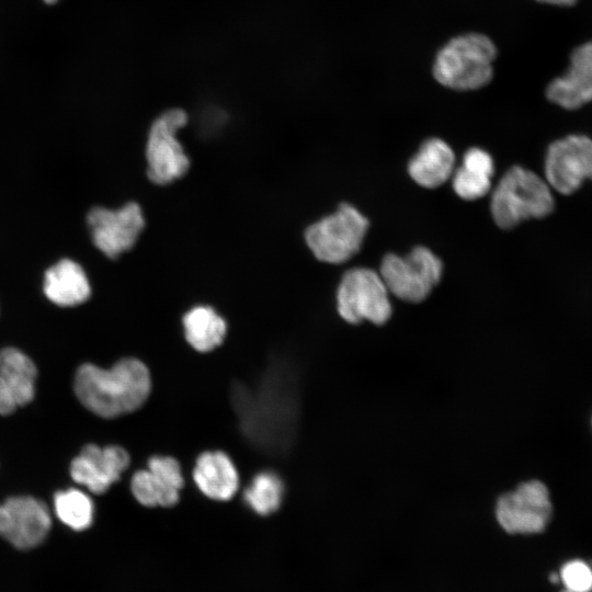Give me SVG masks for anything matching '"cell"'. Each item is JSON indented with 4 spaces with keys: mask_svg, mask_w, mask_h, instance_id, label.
<instances>
[{
    "mask_svg": "<svg viewBox=\"0 0 592 592\" xmlns=\"http://www.w3.org/2000/svg\"><path fill=\"white\" fill-rule=\"evenodd\" d=\"M19 407L12 391L0 377V414L9 415Z\"/></svg>",
    "mask_w": 592,
    "mask_h": 592,
    "instance_id": "24",
    "label": "cell"
},
{
    "mask_svg": "<svg viewBox=\"0 0 592 592\" xmlns=\"http://www.w3.org/2000/svg\"><path fill=\"white\" fill-rule=\"evenodd\" d=\"M36 366L15 348L0 350V377L12 391L19 407L31 402L35 395Z\"/></svg>",
    "mask_w": 592,
    "mask_h": 592,
    "instance_id": "19",
    "label": "cell"
},
{
    "mask_svg": "<svg viewBox=\"0 0 592 592\" xmlns=\"http://www.w3.org/2000/svg\"><path fill=\"white\" fill-rule=\"evenodd\" d=\"M151 388L147 366L136 358H123L105 369L86 363L75 375L73 389L79 401L102 418H115L138 409Z\"/></svg>",
    "mask_w": 592,
    "mask_h": 592,
    "instance_id": "1",
    "label": "cell"
},
{
    "mask_svg": "<svg viewBox=\"0 0 592 592\" xmlns=\"http://www.w3.org/2000/svg\"><path fill=\"white\" fill-rule=\"evenodd\" d=\"M184 483L180 464L170 456H153L146 469L134 474L130 489L145 506H171L179 500Z\"/></svg>",
    "mask_w": 592,
    "mask_h": 592,
    "instance_id": "13",
    "label": "cell"
},
{
    "mask_svg": "<svg viewBox=\"0 0 592 592\" xmlns=\"http://www.w3.org/2000/svg\"><path fill=\"white\" fill-rule=\"evenodd\" d=\"M551 187L535 172L520 166L509 169L492 192L496 224L511 229L523 220L543 218L554 209Z\"/></svg>",
    "mask_w": 592,
    "mask_h": 592,
    "instance_id": "3",
    "label": "cell"
},
{
    "mask_svg": "<svg viewBox=\"0 0 592 592\" xmlns=\"http://www.w3.org/2000/svg\"><path fill=\"white\" fill-rule=\"evenodd\" d=\"M441 260L428 248L415 247L406 257H384L379 274L389 293L408 303L424 300L440 282Z\"/></svg>",
    "mask_w": 592,
    "mask_h": 592,
    "instance_id": "6",
    "label": "cell"
},
{
    "mask_svg": "<svg viewBox=\"0 0 592 592\" xmlns=\"http://www.w3.org/2000/svg\"><path fill=\"white\" fill-rule=\"evenodd\" d=\"M497 57L494 43L480 33L453 37L436 54L433 76L442 86L457 90H477L490 82Z\"/></svg>",
    "mask_w": 592,
    "mask_h": 592,
    "instance_id": "2",
    "label": "cell"
},
{
    "mask_svg": "<svg viewBox=\"0 0 592 592\" xmlns=\"http://www.w3.org/2000/svg\"><path fill=\"white\" fill-rule=\"evenodd\" d=\"M547 487L539 480L520 483L499 497L494 514L509 534H537L545 530L551 516Z\"/></svg>",
    "mask_w": 592,
    "mask_h": 592,
    "instance_id": "8",
    "label": "cell"
},
{
    "mask_svg": "<svg viewBox=\"0 0 592 592\" xmlns=\"http://www.w3.org/2000/svg\"><path fill=\"white\" fill-rule=\"evenodd\" d=\"M544 171L546 182L556 192L574 193L585 180L592 181V139L573 134L551 143Z\"/></svg>",
    "mask_w": 592,
    "mask_h": 592,
    "instance_id": "9",
    "label": "cell"
},
{
    "mask_svg": "<svg viewBox=\"0 0 592 592\" xmlns=\"http://www.w3.org/2000/svg\"><path fill=\"white\" fill-rule=\"evenodd\" d=\"M50 525L49 511L38 499L16 496L0 504V535L19 549L39 545Z\"/></svg>",
    "mask_w": 592,
    "mask_h": 592,
    "instance_id": "11",
    "label": "cell"
},
{
    "mask_svg": "<svg viewBox=\"0 0 592 592\" xmlns=\"http://www.w3.org/2000/svg\"><path fill=\"white\" fill-rule=\"evenodd\" d=\"M389 292L379 273L366 267L348 271L338 287L337 310L352 325H384L391 317Z\"/></svg>",
    "mask_w": 592,
    "mask_h": 592,
    "instance_id": "5",
    "label": "cell"
},
{
    "mask_svg": "<svg viewBox=\"0 0 592 592\" xmlns=\"http://www.w3.org/2000/svg\"><path fill=\"white\" fill-rule=\"evenodd\" d=\"M129 462L128 453L121 446L88 444L71 462L70 475L77 483L100 494L119 480Z\"/></svg>",
    "mask_w": 592,
    "mask_h": 592,
    "instance_id": "12",
    "label": "cell"
},
{
    "mask_svg": "<svg viewBox=\"0 0 592 592\" xmlns=\"http://www.w3.org/2000/svg\"><path fill=\"white\" fill-rule=\"evenodd\" d=\"M185 339L198 352H208L224 341L226 321L210 307L197 306L183 317Z\"/></svg>",
    "mask_w": 592,
    "mask_h": 592,
    "instance_id": "20",
    "label": "cell"
},
{
    "mask_svg": "<svg viewBox=\"0 0 592 592\" xmlns=\"http://www.w3.org/2000/svg\"><path fill=\"white\" fill-rule=\"evenodd\" d=\"M44 293L55 305L72 307L90 297L91 286L80 264L70 259H62L46 271Z\"/></svg>",
    "mask_w": 592,
    "mask_h": 592,
    "instance_id": "15",
    "label": "cell"
},
{
    "mask_svg": "<svg viewBox=\"0 0 592 592\" xmlns=\"http://www.w3.org/2000/svg\"><path fill=\"white\" fill-rule=\"evenodd\" d=\"M546 96L566 110H576L592 101V41L573 49L569 67L549 82Z\"/></svg>",
    "mask_w": 592,
    "mask_h": 592,
    "instance_id": "14",
    "label": "cell"
},
{
    "mask_svg": "<svg viewBox=\"0 0 592 592\" xmlns=\"http://www.w3.org/2000/svg\"><path fill=\"white\" fill-rule=\"evenodd\" d=\"M454 170L455 155L440 138L425 140L408 164L411 179L428 189L444 184L453 175Z\"/></svg>",
    "mask_w": 592,
    "mask_h": 592,
    "instance_id": "17",
    "label": "cell"
},
{
    "mask_svg": "<svg viewBox=\"0 0 592 592\" xmlns=\"http://www.w3.org/2000/svg\"><path fill=\"white\" fill-rule=\"evenodd\" d=\"M193 478L198 489L214 500H229L238 490L237 469L229 456L219 451L198 456Z\"/></svg>",
    "mask_w": 592,
    "mask_h": 592,
    "instance_id": "16",
    "label": "cell"
},
{
    "mask_svg": "<svg viewBox=\"0 0 592 592\" xmlns=\"http://www.w3.org/2000/svg\"><path fill=\"white\" fill-rule=\"evenodd\" d=\"M562 592H570V591L566 589V590H563Z\"/></svg>",
    "mask_w": 592,
    "mask_h": 592,
    "instance_id": "27",
    "label": "cell"
},
{
    "mask_svg": "<svg viewBox=\"0 0 592 592\" xmlns=\"http://www.w3.org/2000/svg\"><path fill=\"white\" fill-rule=\"evenodd\" d=\"M493 172L492 157L483 149L470 148L465 152L462 164L454 170L453 189L463 200L480 198L490 191Z\"/></svg>",
    "mask_w": 592,
    "mask_h": 592,
    "instance_id": "18",
    "label": "cell"
},
{
    "mask_svg": "<svg viewBox=\"0 0 592 592\" xmlns=\"http://www.w3.org/2000/svg\"><path fill=\"white\" fill-rule=\"evenodd\" d=\"M186 123L187 114L181 109L168 110L152 123L146 146L147 175L151 182L169 184L189 170V157L177 138Z\"/></svg>",
    "mask_w": 592,
    "mask_h": 592,
    "instance_id": "7",
    "label": "cell"
},
{
    "mask_svg": "<svg viewBox=\"0 0 592 592\" xmlns=\"http://www.w3.org/2000/svg\"><path fill=\"white\" fill-rule=\"evenodd\" d=\"M43 1H44L45 3H47V4H54V3H56V2L59 1V0H43Z\"/></svg>",
    "mask_w": 592,
    "mask_h": 592,
    "instance_id": "26",
    "label": "cell"
},
{
    "mask_svg": "<svg viewBox=\"0 0 592 592\" xmlns=\"http://www.w3.org/2000/svg\"><path fill=\"white\" fill-rule=\"evenodd\" d=\"M282 494L281 479L273 473H261L246 490L244 500L257 513L266 515L278 509Z\"/></svg>",
    "mask_w": 592,
    "mask_h": 592,
    "instance_id": "22",
    "label": "cell"
},
{
    "mask_svg": "<svg viewBox=\"0 0 592 592\" xmlns=\"http://www.w3.org/2000/svg\"><path fill=\"white\" fill-rule=\"evenodd\" d=\"M560 579L570 592L592 591V569L582 560H571L561 568Z\"/></svg>",
    "mask_w": 592,
    "mask_h": 592,
    "instance_id": "23",
    "label": "cell"
},
{
    "mask_svg": "<svg viewBox=\"0 0 592 592\" xmlns=\"http://www.w3.org/2000/svg\"><path fill=\"white\" fill-rule=\"evenodd\" d=\"M535 1L546 3V4H551V5H558V7H571L578 0H535Z\"/></svg>",
    "mask_w": 592,
    "mask_h": 592,
    "instance_id": "25",
    "label": "cell"
},
{
    "mask_svg": "<svg viewBox=\"0 0 592 592\" xmlns=\"http://www.w3.org/2000/svg\"><path fill=\"white\" fill-rule=\"evenodd\" d=\"M367 228V218L354 206L343 203L335 213L309 226L305 240L319 261L339 264L358 252Z\"/></svg>",
    "mask_w": 592,
    "mask_h": 592,
    "instance_id": "4",
    "label": "cell"
},
{
    "mask_svg": "<svg viewBox=\"0 0 592 592\" xmlns=\"http://www.w3.org/2000/svg\"><path fill=\"white\" fill-rule=\"evenodd\" d=\"M94 246L106 257L116 259L130 250L145 227L143 210L137 203L110 209L94 207L88 214Z\"/></svg>",
    "mask_w": 592,
    "mask_h": 592,
    "instance_id": "10",
    "label": "cell"
},
{
    "mask_svg": "<svg viewBox=\"0 0 592 592\" xmlns=\"http://www.w3.org/2000/svg\"><path fill=\"white\" fill-rule=\"evenodd\" d=\"M54 505L58 519L75 531L88 528L93 521V502L79 489L58 491L54 498Z\"/></svg>",
    "mask_w": 592,
    "mask_h": 592,
    "instance_id": "21",
    "label": "cell"
}]
</instances>
